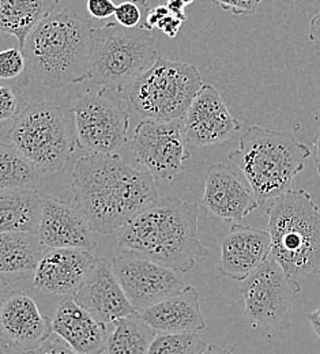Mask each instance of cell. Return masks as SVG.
Instances as JSON below:
<instances>
[{
	"mask_svg": "<svg viewBox=\"0 0 320 354\" xmlns=\"http://www.w3.org/2000/svg\"><path fill=\"white\" fill-rule=\"evenodd\" d=\"M71 180L74 205L94 233L105 236L120 232L160 198L154 177L133 168L117 154L81 157Z\"/></svg>",
	"mask_w": 320,
	"mask_h": 354,
	"instance_id": "6da1fadb",
	"label": "cell"
},
{
	"mask_svg": "<svg viewBox=\"0 0 320 354\" xmlns=\"http://www.w3.org/2000/svg\"><path fill=\"white\" fill-rule=\"evenodd\" d=\"M198 214L195 203L158 198L119 232L117 245L185 274L198 258L209 257V250L199 240Z\"/></svg>",
	"mask_w": 320,
	"mask_h": 354,
	"instance_id": "7a4b0ae2",
	"label": "cell"
},
{
	"mask_svg": "<svg viewBox=\"0 0 320 354\" xmlns=\"http://www.w3.org/2000/svg\"><path fill=\"white\" fill-rule=\"evenodd\" d=\"M92 30L91 22L70 8L49 15L22 49L35 78L55 90L89 78Z\"/></svg>",
	"mask_w": 320,
	"mask_h": 354,
	"instance_id": "3957f363",
	"label": "cell"
},
{
	"mask_svg": "<svg viewBox=\"0 0 320 354\" xmlns=\"http://www.w3.org/2000/svg\"><path fill=\"white\" fill-rule=\"evenodd\" d=\"M310 156L311 150L293 133L252 126L241 135L238 147L229 153L228 160L263 205L290 189Z\"/></svg>",
	"mask_w": 320,
	"mask_h": 354,
	"instance_id": "277c9868",
	"label": "cell"
},
{
	"mask_svg": "<svg viewBox=\"0 0 320 354\" xmlns=\"http://www.w3.org/2000/svg\"><path fill=\"white\" fill-rule=\"evenodd\" d=\"M272 257L292 277L320 274V213L305 189H289L267 209Z\"/></svg>",
	"mask_w": 320,
	"mask_h": 354,
	"instance_id": "5b68a950",
	"label": "cell"
},
{
	"mask_svg": "<svg viewBox=\"0 0 320 354\" xmlns=\"http://www.w3.org/2000/svg\"><path fill=\"white\" fill-rule=\"evenodd\" d=\"M158 57L150 30L109 22L93 28L89 78L95 85L120 94Z\"/></svg>",
	"mask_w": 320,
	"mask_h": 354,
	"instance_id": "8992f818",
	"label": "cell"
},
{
	"mask_svg": "<svg viewBox=\"0 0 320 354\" xmlns=\"http://www.w3.org/2000/svg\"><path fill=\"white\" fill-rule=\"evenodd\" d=\"M203 85L202 75L194 64L160 56L153 67L123 91V95L130 109L143 120L175 122L185 119Z\"/></svg>",
	"mask_w": 320,
	"mask_h": 354,
	"instance_id": "52a82bcc",
	"label": "cell"
},
{
	"mask_svg": "<svg viewBox=\"0 0 320 354\" xmlns=\"http://www.w3.org/2000/svg\"><path fill=\"white\" fill-rule=\"evenodd\" d=\"M3 143L30 160L43 174L60 172L77 146L70 119L50 102L26 105L3 136Z\"/></svg>",
	"mask_w": 320,
	"mask_h": 354,
	"instance_id": "ba28073f",
	"label": "cell"
},
{
	"mask_svg": "<svg viewBox=\"0 0 320 354\" xmlns=\"http://www.w3.org/2000/svg\"><path fill=\"white\" fill-rule=\"evenodd\" d=\"M75 142L89 154H115L127 142L130 105L108 88L88 90L71 105Z\"/></svg>",
	"mask_w": 320,
	"mask_h": 354,
	"instance_id": "9c48e42d",
	"label": "cell"
},
{
	"mask_svg": "<svg viewBox=\"0 0 320 354\" xmlns=\"http://www.w3.org/2000/svg\"><path fill=\"white\" fill-rule=\"evenodd\" d=\"M300 292L299 281L289 277L270 257L241 282L244 313L265 330H288L292 327V308Z\"/></svg>",
	"mask_w": 320,
	"mask_h": 354,
	"instance_id": "30bf717a",
	"label": "cell"
},
{
	"mask_svg": "<svg viewBox=\"0 0 320 354\" xmlns=\"http://www.w3.org/2000/svg\"><path fill=\"white\" fill-rule=\"evenodd\" d=\"M184 126L178 120H142L130 143L134 160L154 180L171 181L183 171L191 153L185 146Z\"/></svg>",
	"mask_w": 320,
	"mask_h": 354,
	"instance_id": "8fae6325",
	"label": "cell"
},
{
	"mask_svg": "<svg viewBox=\"0 0 320 354\" xmlns=\"http://www.w3.org/2000/svg\"><path fill=\"white\" fill-rule=\"evenodd\" d=\"M113 271L137 310L160 304L187 286L179 270L127 252L112 261Z\"/></svg>",
	"mask_w": 320,
	"mask_h": 354,
	"instance_id": "7c38bea8",
	"label": "cell"
},
{
	"mask_svg": "<svg viewBox=\"0 0 320 354\" xmlns=\"http://www.w3.org/2000/svg\"><path fill=\"white\" fill-rule=\"evenodd\" d=\"M0 333L3 344L36 352L53 334L52 320L43 315L32 296L10 290L1 300Z\"/></svg>",
	"mask_w": 320,
	"mask_h": 354,
	"instance_id": "4fadbf2b",
	"label": "cell"
},
{
	"mask_svg": "<svg viewBox=\"0 0 320 354\" xmlns=\"http://www.w3.org/2000/svg\"><path fill=\"white\" fill-rule=\"evenodd\" d=\"M240 127L221 93L209 84L203 85L184 119L185 140L196 147L223 143Z\"/></svg>",
	"mask_w": 320,
	"mask_h": 354,
	"instance_id": "5bb4252c",
	"label": "cell"
},
{
	"mask_svg": "<svg viewBox=\"0 0 320 354\" xmlns=\"http://www.w3.org/2000/svg\"><path fill=\"white\" fill-rule=\"evenodd\" d=\"M202 203L211 217L233 225L241 223L259 206L251 187L225 164H214L207 169Z\"/></svg>",
	"mask_w": 320,
	"mask_h": 354,
	"instance_id": "9a60e30c",
	"label": "cell"
},
{
	"mask_svg": "<svg viewBox=\"0 0 320 354\" xmlns=\"http://www.w3.org/2000/svg\"><path fill=\"white\" fill-rule=\"evenodd\" d=\"M221 257L218 272L233 281L243 282L272 257L269 230L248 227L241 223L218 236Z\"/></svg>",
	"mask_w": 320,
	"mask_h": 354,
	"instance_id": "2e32d148",
	"label": "cell"
},
{
	"mask_svg": "<svg viewBox=\"0 0 320 354\" xmlns=\"http://www.w3.org/2000/svg\"><path fill=\"white\" fill-rule=\"evenodd\" d=\"M73 299L105 324L116 323L137 312L122 288L112 262L104 258L97 259L88 278Z\"/></svg>",
	"mask_w": 320,
	"mask_h": 354,
	"instance_id": "e0dca14e",
	"label": "cell"
},
{
	"mask_svg": "<svg viewBox=\"0 0 320 354\" xmlns=\"http://www.w3.org/2000/svg\"><path fill=\"white\" fill-rule=\"evenodd\" d=\"M39 237L48 250L75 248L93 251L94 230L81 210L56 196H44Z\"/></svg>",
	"mask_w": 320,
	"mask_h": 354,
	"instance_id": "ac0fdd59",
	"label": "cell"
},
{
	"mask_svg": "<svg viewBox=\"0 0 320 354\" xmlns=\"http://www.w3.org/2000/svg\"><path fill=\"white\" fill-rule=\"evenodd\" d=\"M97 259L86 250H48L33 274V288L48 295L74 296Z\"/></svg>",
	"mask_w": 320,
	"mask_h": 354,
	"instance_id": "d6986e66",
	"label": "cell"
},
{
	"mask_svg": "<svg viewBox=\"0 0 320 354\" xmlns=\"http://www.w3.org/2000/svg\"><path fill=\"white\" fill-rule=\"evenodd\" d=\"M52 331L81 354H100L106 348V324L95 319L74 299H66L55 310Z\"/></svg>",
	"mask_w": 320,
	"mask_h": 354,
	"instance_id": "ffe728a7",
	"label": "cell"
},
{
	"mask_svg": "<svg viewBox=\"0 0 320 354\" xmlns=\"http://www.w3.org/2000/svg\"><path fill=\"white\" fill-rule=\"evenodd\" d=\"M140 319L160 334H195L206 328L199 295L192 285L147 310H137Z\"/></svg>",
	"mask_w": 320,
	"mask_h": 354,
	"instance_id": "44dd1931",
	"label": "cell"
},
{
	"mask_svg": "<svg viewBox=\"0 0 320 354\" xmlns=\"http://www.w3.org/2000/svg\"><path fill=\"white\" fill-rule=\"evenodd\" d=\"M44 198L36 189H1L0 233L39 234Z\"/></svg>",
	"mask_w": 320,
	"mask_h": 354,
	"instance_id": "7402d4cb",
	"label": "cell"
},
{
	"mask_svg": "<svg viewBox=\"0 0 320 354\" xmlns=\"http://www.w3.org/2000/svg\"><path fill=\"white\" fill-rule=\"evenodd\" d=\"M60 0H0V32L12 36L21 49L29 35L49 15L56 12Z\"/></svg>",
	"mask_w": 320,
	"mask_h": 354,
	"instance_id": "603a6c76",
	"label": "cell"
},
{
	"mask_svg": "<svg viewBox=\"0 0 320 354\" xmlns=\"http://www.w3.org/2000/svg\"><path fill=\"white\" fill-rule=\"evenodd\" d=\"M48 251L39 234L0 233V270L3 274H35Z\"/></svg>",
	"mask_w": 320,
	"mask_h": 354,
	"instance_id": "cb8c5ba5",
	"label": "cell"
},
{
	"mask_svg": "<svg viewBox=\"0 0 320 354\" xmlns=\"http://www.w3.org/2000/svg\"><path fill=\"white\" fill-rule=\"evenodd\" d=\"M115 327L106 341V354H149L157 333L134 315L113 323Z\"/></svg>",
	"mask_w": 320,
	"mask_h": 354,
	"instance_id": "d4e9b609",
	"label": "cell"
},
{
	"mask_svg": "<svg viewBox=\"0 0 320 354\" xmlns=\"http://www.w3.org/2000/svg\"><path fill=\"white\" fill-rule=\"evenodd\" d=\"M43 172L11 146L0 145V188L36 189Z\"/></svg>",
	"mask_w": 320,
	"mask_h": 354,
	"instance_id": "484cf974",
	"label": "cell"
},
{
	"mask_svg": "<svg viewBox=\"0 0 320 354\" xmlns=\"http://www.w3.org/2000/svg\"><path fill=\"white\" fill-rule=\"evenodd\" d=\"M209 344L198 334H160L157 333L149 354H202Z\"/></svg>",
	"mask_w": 320,
	"mask_h": 354,
	"instance_id": "4316f807",
	"label": "cell"
},
{
	"mask_svg": "<svg viewBox=\"0 0 320 354\" xmlns=\"http://www.w3.org/2000/svg\"><path fill=\"white\" fill-rule=\"evenodd\" d=\"M30 70L25 52L18 48H8L0 53V78L3 81H14L28 74Z\"/></svg>",
	"mask_w": 320,
	"mask_h": 354,
	"instance_id": "83f0119b",
	"label": "cell"
},
{
	"mask_svg": "<svg viewBox=\"0 0 320 354\" xmlns=\"http://www.w3.org/2000/svg\"><path fill=\"white\" fill-rule=\"evenodd\" d=\"M26 105L22 100V88L17 85H3L0 88V122L15 120Z\"/></svg>",
	"mask_w": 320,
	"mask_h": 354,
	"instance_id": "f1b7e54d",
	"label": "cell"
},
{
	"mask_svg": "<svg viewBox=\"0 0 320 354\" xmlns=\"http://www.w3.org/2000/svg\"><path fill=\"white\" fill-rule=\"evenodd\" d=\"M146 0H126L117 4L115 11V18L119 25L124 28H143L146 15L143 10H149Z\"/></svg>",
	"mask_w": 320,
	"mask_h": 354,
	"instance_id": "f546056e",
	"label": "cell"
},
{
	"mask_svg": "<svg viewBox=\"0 0 320 354\" xmlns=\"http://www.w3.org/2000/svg\"><path fill=\"white\" fill-rule=\"evenodd\" d=\"M224 11L234 15H254L262 0H211Z\"/></svg>",
	"mask_w": 320,
	"mask_h": 354,
	"instance_id": "4dcf8cb0",
	"label": "cell"
},
{
	"mask_svg": "<svg viewBox=\"0 0 320 354\" xmlns=\"http://www.w3.org/2000/svg\"><path fill=\"white\" fill-rule=\"evenodd\" d=\"M36 354H81L74 351L66 341L56 334H52L36 352Z\"/></svg>",
	"mask_w": 320,
	"mask_h": 354,
	"instance_id": "1f68e13d",
	"label": "cell"
},
{
	"mask_svg": "<svg viewBox=\"0 0 320 354\" xmlns=\"http://www.w3.org/2000/svg\"><path fill=\"white\" fill-rule=\"evenodd\" d=\"M116 7L117 6L113 0H88L86 3V8L94 19H105L112 15L115 17Z\"/></svg>",
	"mask_w": 320,
	"mask_h": 354,
	"instance_id": "d6a6232c",
	"label": "cell"
},
{
	"mask_svg": "<svg viewBox=\"0 0 320 354\" xmlns=\"http://www.w3.org/2000/svg\"><path fill=\"white\" fill-rule=\"evenodd\" d=\"M169 14H172L169 11V8L167 6H154V7H150L149 11L146 12V18H144V25H143V29L146 30H153V29H157L158 24L165 18L168 17Z\"/></svg>",
	"mask_w": 320,
	"mask_h": 354,
	"instance_id": "836d02e7",
	"label": "cell"
},
{
	"mask_svg": "<svg viewBox=\"0 0 320 354\" xmlns=\"http://www.w3.org/2000/svg\"><path fill=\"white\" fill-rule=\"evenodd\" d=\"M183 25V21L179 19L178 17H175L173 14H169L168 17H165L157 26V29H160L167 37L169 39H175L180 30Z\"/></svg>",
	"mask_w": 320,
	"mask_h": 354,
	"instance_id": "e575fe53",
	"label": "cell"
},
{
	"mask_svg": "<svg viewBox=\"0 0 320 354\" xmlns=\"http://www.w3.org/2000/svg\"><path fill=\"white\" fill-rule=\"evenodd\" d=\"M310 40L320 52V7L310 24Z\"/></svg>",
	"mask_w": 320,
	"mask_h": 354,
	"instance_id": "d590c367",
	"label": "cell"
},
{
	"mask_svg": "<svg viewBox=\"0 0 320 354\" xmlns=\"http://www.w3.org/2000/svg\"><path fill=\"white\" fill-rule=\"evenodd\" d=\"M169 11L178 17L179 19H182L183 22L187 21V14H185V1L184 0H167V4H165Z\"/></svg>",
	"mask_w": 320,
	"mask_h": 354,
	"instance_id": "8d00e7d4",
	"label": "cell"
},
{
	"mask_svg": "<svg viewBox=\"0 0 320 354\" xmlns=\"http://www.w3.org/2000/svg\"><path fill=\"white\" fill-rule=\"evenodd\" d=\"M307 319L311 323V326H312L315 334L318 335V338H320V307L318 310H312L311 313H308Z\"/></svg>",
	"mask_w": 320,
	"mask_h": 354,
	"instance_id": "74e56055",
	"label": "cell"
},
{
	"mask_svg": "<svg viewBox=\"0 0 320 354\" xmlns=\"http://www.w3.org/2000/svg\"><path fill=\"white\" fill-rule=\"evenodd\" d=\"M0 354H36L35 352H28V351H22L10 345H6L3 342H0Z\"/></svg>",
	"mask_w": 320,
	"mask_h": 354,
	"instance_id": "f35d334b",
	"label": "cell"
},
{
	"mask_svg": "<svg viewBox=\"0 0 320 354\" xmlns=\"http://www.w3.org/2000/svg\"><path fill=\"white\" fill-rule=\"evenodd\" d=\"M314 160L320 176V130L314 139Z\"/></svg>",
	"mask_w": 320,
	"mask_h": 354,
	"instance_id": "ab89813d",
	"label": "cell"
},
{
	"mask_svg": "<svg viewBox=\"0 0 320 354\" xmlns=\"http://www.w3.org/2000/svg\"><path fill=\"white\" fill-rule=\"evenodd\" d=\"M202 354H233V351L225 349L217 344H209L207 349Z\"/></svg>",
	"mask_w": 320,
	"mask_h": 354,
	"instance_id": "60d3db41",
	"label": "cell"
},
{
	"mask_svg": "<svg viewBox=\"0 0 320 354\" xmlns=\"http://www.w3.org/2000/svg\"><path fill=\"white\" fill-rule=\"evenodd\" d=\"M185 1V4H191V3H194L195 0H184Z\"/></svg>",
	"mask_w": 320,
	"mask_h": 354,
	"instance_id": "b9f144b4",
	"label": "cell"
}]
</instances>
